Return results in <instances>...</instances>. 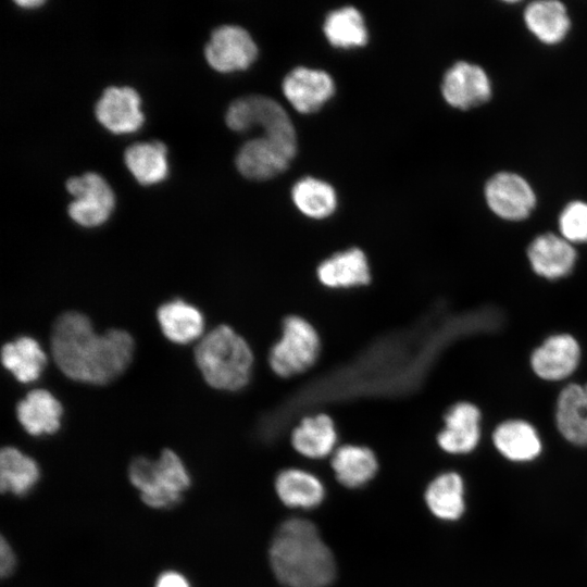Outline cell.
I'll return each instance as SVG.
<instances>
[{
	"mask_svg": "<svg viewBox=\"0 0 587 587\" xmlns=\"http://www.w3.org/2000/svg\"><path fill=\"white\" fill-rule=\"evenodd\" d=\"M50 347L57 366L65 376L82 383L104 385L129 365L134 339L123 329L97 334L85 314L70 311L54 321Z\"/></svg>",
	"mask_w": 587,
	"mask_h": 587,
	"instance_id": "1",
	"label": "cell"
},
{
	"mask_svg": "<svg viewBox=\"0 0 587 587\" xmlns=\"http://www.w3.org/2000/svg\"><path fill=\"white\" fill-rule=\"evenodd\" d=\"M270 561L273 573L287 587H328L336 576L330 549L315 525L300 517L279 525L270 546Z\"/></svg>",
	"mask_w": 587,
	"mask_h": 587,
	"instance_id": "2",
	"label": "cell"
},
{
	"mask_svg": "<svg viewBox=\"0 0 587 587\" xmlns=\"http://www.w3.org/2000/svg\"><path fill=\"white\" fill-rule=\"evenodd\" d=\"M195 360L212 388L237 391L251 379L254 355L241 335L230 326L221 324L199 341Z\"/></svg>",
	"mask_w": 587,
	"mask_h": 587,
	"instance_id": "3",
	"label": "cell"
},
{
	"mask_svg": "<svg viewBox=\"0 0 587 587\" xmlns=\"http://www.w3.org/2000/svg\"><path fill=\"white\" fill-rule=\"evenodd\" d=\"M127 478L141 502L154 510H170L183 502L192 485L191 475L182 458L172 449H163L158 459L139 455L127 469Z\"/></svg>",
	"mask_w": 587,
	"mask_h": 587,
	"instance_id": "4",
	"label": "cell"
},
{
	"mask_svg": "<svg viewBox=\"0 0 587 587\" xmlns=\"http://www.w3.org/2000/svg\"><path fill=\"white\" fill-rule=\"evenodd\" d=\"M322 339L305 317L289 314L282 320L280 334L270 347L267 362L278 377L288 379L310 370L319 360Z\"/></svg>",
	"mask_w": 587,
	"mask_h": 587,
	"instance_id": "5",
	"label": "cell"
},
{
	"mask_svg": "<svg viewBox=\"0 0 587 587\" xmlns=\"http://www.w3.org/2000/svg\"><path fill=\"white\" fill-rule=\"evenodd\" d=\"M225 121L229 128L246 132L261 127L263 135L296 151L297 139L292 122L275 99L264 95H248L235 99L227 108Z\"/></svg>",
	"mask_w": 587,
	"mask_h": 587,
	"instance_id": "6",
	"label": "cell"
},
{
	"mask_svg": "<svg viewBox=\"0 0 587 587\" xmlns=\"http://www.w3.org/2000/svg\"><path fill=\"white\" fill-rule=\"evenodd\" d=\"M65 186L74 197L67 212L75 223L84 227H95L110 217L115 198L112 188L101 175L87 172L68 178Z\"/></svg>",
	"mask_w": 587,
	"mask_h": 587,
	"instance_id": "7",
	"label": "cell"
},
{
	"mask_svg": "<svg viewBox=\"0 0 587 587\" xmlns=\"http://www.w3.org/2000/svg\"><path fill=\"white\" fill-rule=\"evenodd\" d=\"M582 347L569 333L552 334L530 353L532 372L541 380L558 383L571 377L579 366Z\"/></svg>",
	"mask_w": 587,
	"mask_h": 587,
	"instance_id": "8",
	"label": "cell"
},
{
	"mask_svg": "<svg viewBox=\"0 0 587 587\" xmlns=\"http://www.w3.org/2000/svg\"><path fill=\"white\" fill-rule=\"evenodd\" d=\"M485 199L500 218L511 222L529 216L536 205V195L529 183L513 172H499L486 183Z\"/></svg>",
	"mask_w": 587,
	"mask_h": 587,
	"instance_id": "9",
	"label": "cell"
},
{
	"mask_svg": "<svg viewBox=\"0 0 587 587\" xmlns=\"http://www.w3.org/2000/svg\"><path fill=\"white\" fill-rule=\"evenodd\" d=\"M257 54L253 38L239 25L216 27L204 47V57L210 66L223 73L248 67Z\"/></svg>",
	"mask_w": 587,
	"mask_h": 587,
	"instance_id": "10",
	"label": "cell"
},
{
	"mask_svg": "<svg viewBox=\"0 0 587 587\" xmlns=\"http://www.w3.org/2000/svg\"><path fill=\"white\" fill-rule=\"evenodd\" d=\"M444 426L436 441L449 454H467L474 451L482 437V412L473 402L461 400L444 413Z\"/></svg>",
	"mask_w": 587,
	"mask_h": 587,
	"instance_id": "11",
	"label": "cell"
},
{
	"mask_svg": "<svg viewBox=\"0 0 587 587\" xmlns=\"http://www.w3.org/2000/svg\"><path fill=\"white\" fill-rule=\"evenodd\" d=\"M441 91L449 104L466 110L489 100L491 83L482 66L458 61L444 74Z\"/></svg>",
	"mask_w": 587,
	"mask_h": 587,
	"instance_id": "12",
	"label": "cell"
},
{
	"mask_svg": "<svg viewBox=\"0 0 587 587\" xmlns=\"http://www.w3.org/2000/svg\"><path fill=\"white\" fill-rule=\"evenodd\" d=\"M526 257L532 271L548 280H558L569 276L575 268L577 251L560 234L544 233L536 236L528 245Z\"/></svg>",
	"mask_w": 587,
	"mask_h": 587,
	"instance_id": "13",
	"label": "cell"
},
{
	"mask_svg": "<svg viewBox=\"0 0 587 587\" xmlns=\"http://www.w3.org/2000/svg\"><path fill=\"white\" fill-rule=\"evenodd\" d=\"M140 103V97L134 88L110 86L103 90L96 103V117L113 134L133 133L145 121Z\"/></svg>",
	"mask_w": 587,
	"mask_h": 587,
	"instance_id": "14",
	"label": "cell"
},
{
	"mask_svg": "<svg viewBox=\"0 0 587 587\" xmlns=\"http://www.w3.org/2000/svg\"><path fill=\"white\" fill-rule=\"evenodd\" d=\"M319 283L329 289L363 287L372 282L371 266L365 252L351 247L322 260L315 268Z\"/></svg>",
	"mask_w": 587,
	"mask_h": 587,
	"instance_id": "15",
	"label": "cell"
},
{
	"mask_svg": "<svg viewBox=\"0 0 587 587\" xmlns=\"http://www.w3.org/2000/svg\"><path fill=\"white\" fill-rule=\"evenodd\" d=\"M296 151L265 135L247 140L236 154L238 171L249 178H268L285 170Z\"/></svg>",
	"mask_w": 587,
	"mask_h": 587,
	"instance_id": "16",
	"label": "cell"
},
{
	"mask_svg": "<svg viewBox=\"0 0 587 587\" xmlns=\"http://www.w3.org/2000/svg\"><path fill=\"white\" fill-rule=\"evenodd\" d=\"M491 441L505 460L528 463L542 452V440L537 428L523 419H508L494 428Z\"/></svg>",
	"mask_w": 587,
	"mask_h": 587,
	"instance_id": "17",
	"label": "cell"
},
{
	"mask_svg": "<svg viewBox=\"0 0 587 587\" xmlns=\"http://www.w3.org/2000/svg\"><path fill=\"white\" fill-rule=\"evenodd\" d=\"M554 422L569 444L587 447V383H569L561 388L555 400Z\"/></svg>",
	"mask_w": 587,
	"mask_h": 587,
	"instance_id": "18",
	"label": "cell"
},
{
	"mask_svg": "<svg viewBox=\"0 0 587 587\" xmlns=\"http://www.w3.org/2000/svg\"><path fill=\"white\" fill-rule=\"evenodd\" d=\"M283 91L301 112L314 111L334 92V80L324 70L296 66L283 79Z\"/></svg>",
	"mask_w": 587,
	"mask_h": 587,
	"instance_id": "19",
	"label": "cell"
},
{
	"mask_svg": "<svg viewBox=\"0 0 587 587\" xmlns=\"http://www.w3.org/2000/svg\"><path fill=\"white\" fill-rule=\"evenodd\" d=\"M63 408L46 389H35L16 405V416L24 430L34 436L52 435L61 427Z\"/></svg>",
	"mask_w": 587,
	"mask_h": 587,
	"instance_id": "20",
	"label": "cell"
},
{
	"mask_svg": "<svg viewBox=\"0 0 587 587\" xmlns=\"http://www.w3.org/2000/svg\"><path fill=\"white\" fill-rule=\"evenodd\" d=\"M337 440L334 420L322 412L303 416L290 436L294 449L310 459H322L330 454Z\"/></svg>",
	"mask_w": 587,
	"mask_h": 587,
	"instance_id": "21",
	"label": "cell"
},
{
	"mask_svg": "<svg viewBox=\"0 0 587 587\" xmlns=\"http://www.w3.org/2000/svg\"><path fill=\"white\" fill-rule=\"evenodd\" d=\"M41 479L38 462L18 448L7 446L0 451V490L23 498L32 494Z\"/></svg>",
	"mask_w": 587,
	"mask_h": 587,
	"instance_id": "22",
	"label": "cell"
},
{
	"mask_svg": "<svg viewBox=\"0 0 587 587\" xmlns=\"http://www.w3.org/2000/svg\"><path fill=\"white\" fill-rule=\"evenodd\" d=\"M524 22L529 32L547 45L562 41L571 27L566 7L558 0L529 2L524 10Z\"/></svg>",
	"mask_w": 587,
	"mask_h": 587,
	"instance_id": "23",
	"label": "cell"
},
{
	"mask_svg": "<svg viewBox=\"0 0 587 587\" xmlns=\"http://www.w3.org/2000/svg\"><path fill=\"white\" fill-rule=\"evenodd\" d=\"M425 501L437 519L449 522L459 520L465 511L462 476L453 471L437 475L426 488Z\"/></svg>",
	"mask_w": 587,
	"mask_h": 587,
	"instance_id": "24",
	"label": "cell"
},
{
	"mask_svg": "<svg viewBox=\"0 0 587 587\" xmlns=\"http://www.w3.org/2000/svg\"><path fill=\"white\" fill-rule=\"evenodd\" d=\"M332 467L337 480L349 488L365 485L378 470L373 450L360 445H344L334 451Z\"/></svg>",
	"mask_w": 587,
	"mask_h": 587,
	"instance_id": "25",
	"label": "cell"
},
{
	"mask_svg": "<svg viewBox=\"0 0 587 587\" xmlns=\"http://www.w3.org/2000/svg\"><path fill=\"white\" fill-rule=\"evenodd\" d=\"M157 317L164 336L175 344H188L198 338L204 328L202 313L183 300L163 303Z\"/></svg>",
	"mask_w": 587,
	"mask_h": 587,
	"instance_id": "26",
	"label": "cell"
},
{
	"mask_svg": "<svg viewBox=\"0 0 587 587\" xmlns=\"http://www.w3.org/2000/svg\"><path fill=\"white\" fill-rule=\"evenodd\" d=\"M277 496L288 507L312 509L324 499L322 482L312 473L300 469H286L275 479Z\"/></svg>",
	"mask_w": 587,
	"mask_h": 587,
	"instance_id": "27",
	"label": "cell"
},
{
	"mask_svg": "<svg viewBox=\"0 0 587 587\" xmlns=\"http://www.w3.org/2000/svg\"><path fill=\"white\" fill-rule=\"evenodd\" d=\"M124 162L135 179L145 186L158 184L167 176L166 146L159 140L129 146L124 152Z\"/></svg>",
	"mask_w": 587,
	"mask_h": 587,
	"instance_id": "28",
	"label": "cell"
},
{
	"mask_svg": "<svg viewBox=\"0 0 587 587\" xmlns=\"http://www.w3.org/2000/svg\"><path fill=\"white\" fill-rule=\"evenodd\" d=\"M1 360L18 382L30 383L40 376L47 357L34 338L23 336L2 347Z\"/></svg>",
	"mask_w": 587,
	"mask_h": 587,
	"instance_id": "29",
	"label": "cell"
},
{
	"mask_svg": "<svg viewBox=\"0 0 587 587\" xmlns=\"http://www.w3.org/2000/svg\"><path fill=\"white\" fill-rule=\"evenodd\" d=\"M291 196L297 208L310 217H325L337 205L334 187L313 176H303L298 179L292 186Z\"/></svg>",
	"mask_w": 587,
	"mask_h": 587,
	"instance_id": "30",
	"label": "cell"
},
{
	"mask_svg": "<svg viewBox=\"0 0 587 587\" xmlns=\"http://www.w3.org/2000/svg\"><path fill=\"white\" fill-rule=\"evenodd\" d=\"M323 30L327 39L338 47L360 46L367 39L363 15L352 5L329 11L325 17Z\"/></svg>",
	"mask_w": 587,
	"mask_h": 587,
	"instance_id": "31",
	"label": "cell"
},
{
	"mask_svg": "<svg viewBox=\"0 0 587 587\" xmlns=\"http://www.w3.org/2000/svg\"><path fill=\"white\" fill-rule=\"evenodd\" d=\"M560 235L572 245L587 243V202H569L558 218Z\"/></svg>",
	"mask_w": 587,
	"mask_h": 587,
	"instance_id": "32",
	"label": "cell"
},
{
	"mask_svg": "<svg viewBox=\"0 0 587 587\" xmlns=\"http://www.w3.org/2000/svg\"><path fill=\"white\" fill-rule=\"evenodd\" d=\"M17 558L10 541L1 536L0 539V575L2 578H9L16 570Z\"/></svg>",
	"mask_w": 587,
	"mask_h": 587,
	"instance_id": "33",
	"label": "cell"
},
{
	"mask_svg": "<svg viewBox=\"0 0 587 587\" xmlns=\"http://www.w3.org/2000/svg\"><path fill=\"white\" fill-rule=\"evenodd\" d=\"M153 587H192V584L184 573L165 570L157 576Z\"/></svg>",
	"mask_w": 587,
	"mask_h": 587,
	"instance_id": "34",
	"label": "cell"
},
{
	"mask_svg": "<svg viewBox=\"0 0 587 587\" xmlns=\"http://www.w3.org/2000/svg\"><path fill=\"white\" fill-rule=\"evenodd\" d=\"M15 3L22 8H36L42 5L45 2L41 0H23V1H15Z\"/></svg>",
	"mask_w": 587,
	"mask_h": 587,
	"instance_id": "35",
	"label": "cell"
}]
</instances>
